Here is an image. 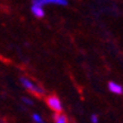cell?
Returning <instances> with one entry per match:
<instances>
[{
  "instance_id": "cell-1",
  "label": "cell",
  "mask_w": 123,
  "mask_h": 123,
  "mask_svg": "<svg viewBox=\"0 0 123 123\" xmlns=\"http://www.w3.org/2000/svg\"><path fill=\"white\" fill-rule=\"evenodd\" d=\"M20 84L23 85L24 88H26L28 92L35 94V95H44V89L41 88L40 86H37L36 84H34L33 81H31L28 78H25V77H22L20 78Z\"/></svg>"
},
{
  "instance_id": "cell-2",
  "label": "cell",
  "mask_w": 123,
  "mask_h": 123,
  "mask_svg": "<svg viewBox=\"0 0 123 123\" xmlns=\"http://www.w3.org/2000/svg\"><path fill=\"white\" fill-rule=\"evenodd\" d=\"M46 104L55 113H62V111H63L62 103L59 99V97L55 96V95H50V96L46 97Z\"/></svg>"
},
{
  "instance_id": "cell-3",
  "label": "cell",
  "mask_w": 123,
  "mask_h": 123,
  "mask_svg": "<svg viewBox=\"0 0 123 123\" xmlns=\"http://www.w3.org/2000/svg\"><path fill=\"white\" fill-rule=\"evenodd\" d=\"M32 5L44 7L46 5H55V6H67L68 0H32Z\"/></svg>"
},
{
  "instance_id": "cell-4",
  "label": "cell",
  "mask_w": 123,
  "mask_h": 123,
  "mask_svg": "<svg viewBox=\"0 0 123 123\" xmlns=\"http://www.w3.org/2000/svg\"><path fill=\"white\" fill-rule=\"evenodd\" d=\"M107 88L111 93L116 94V95H122L123 94V87L120 84H117V82L110 81L107 84Z\"/></svg>"
},
{
  "instance_id": "cell-5",
  "label": "cell",
  "mask_w": 123,
  "mask_h": 123,
  "mask_svg": "<svg viewBox=\"0 0 123 123\" xmlns=\"http://www.w3.org/2000/svg\"><path fill=\"white\" fill-rule=\"evenodd\" d=\"M31 12L33 14V16H35L36 18H43L45 16L44 8L41 6H36V5H32L31 6Z\"/></svg>"
},
{
  "instance_id": "cell-6",
  "label": "cell",
  "mask_w": 123,
  "mask_h": 123,
  "mask_svg": "<svg viewBox=\"0 0 123 123\" xmlns=\"http://www.w3.org/2000/svg\"><path fill=\"white\" fill-rule=\"evenodd\" d=\"M54 123H67V117L61 113H55L54 115Z\"/></svg>"
},
{
  "instance_id": "cell-7",
  "label": "cell",
  "mask_w": 123,
  "mask_h": 123,
  "mask_svg": "<svg viewBox=\"0 0 123 123\" xmlns=\"http://www.w3.org/2000/svg\"><path fill=\"white\" fill-rule=\"evenodd\" d=\"M32 119H33V121L35 123H45L44 121H43V119L41 117V115L37 114V113H34L33 115H32Z\"/></svg>"
},
{
  "instance_id": "cell-8",
  "label": "cell",
  "mask_w": 123,
  "mask_h": 123,
  "mask_svg": "<svg viewBox=\"0 0 123 123\" xmlns=\"http://www.w3.org/2000/svg\"><path fill=\"white\" fill-rule=\"evenodd\" d=\"M22 101H23V103H25L26 105H33V101L32 99H30V98H27V97H23L22 98Z\"/></svg>"
},
{
  "instance_id": "cell-9",
  "label": "cell",
  "mask_w": 123,
  "mask_h": 123,
  "mask_svg": "<svg viewBox=\"0 0 123 123\" xmlns=\"http://www.w3.org/2000/svg\"><path fill=\"white\" fill-rule=\"evenodd\" d=\"M90 122L92 123H98V115L93 114V115L90 116Z\"/></svg>"
}]
</instances>
